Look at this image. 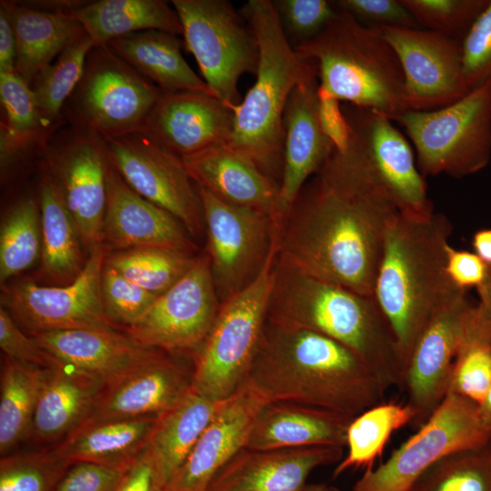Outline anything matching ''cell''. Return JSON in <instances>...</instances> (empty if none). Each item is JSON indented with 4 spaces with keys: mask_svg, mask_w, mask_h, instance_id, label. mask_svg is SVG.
Here are the masks:
<instances>
[{
    "mask_svg": "<svg viewBox=\"0 0 491 491\" xmlns=\"http://www.w3.org/2000/svg\"><path fill=\"white\" fill-rule=\"evenodd\" d=\"M41 213L37 195H25L12 204L1 225L0 281L29 268L41 254Z\"/></svg>",
    "mask_w": 491,
    "mask_h": 491,
    "instance_id": "74e56055",
    "label": "cell"
},
{
    "mask_svg": "<svg viewBox=\"0 0 491 491\" xmlns=\"http://www.w3.org/2000/svg\"><path fill=\"white\" fill-rule=\"evenodd\" d=\"M279 20L293 47L317 36L337 13L334 1L276 0Z\"/></svg>",
    "mask_w": 491,
    "mask_h": 491,
    "instance_id": "7dc6e473",
    "label": "cell"
},
{
    "mask_svg": "<svg viewBox=\"0 0 491 491\" xmlns=\"http://www.w3.org/2000/svg\"><path fill=\"white\" fill-rule=\"evenodd\" d=\"M105 384L71 366L57 363L41 389L30 436L61 441L87 417Z\"/></svg>",
    "mask_w": 491,
    "mask_h": 491,
    "instance_id": "f1b7e54d",
    "label": "cell"
},
{
    "mask_svg": "<svg viewBox=\"0 0 491 491\" xmlns=\"http://www.w3.org/2000/svg\"><path fill=\"white\" fill-rule=\"evenodd\" d=\"M30 336L56 361L95 377L105 386L165 353L117 330L71 329Z\"/></svg>",
    "mask_w": 491,
    "mask_h": 491,
    "instance_id": "484cf974",
    "label": "cell"
},
{
    "mask_svg": "<svg viewBox=\"0 0 491 491\" xmlns=\"http://www.w3.org/2000/svg\"><path fill=\"white\" fill-rule=\"evenodd\" d=\"M101 295L108 319L113 324L118 323L125 327L139 320L158 296L127 279L105 263L101 277Z\"/></svg>",
    "mask_w": 491,
    "mask_h": 491,
    "instance_id": "f6af8a7d",
    "label": "cell"
},
{
    "mask_svg": "<svg viewBox=\"0 0 491 491\" xmlns=\"http://www.w3.org/2000/svg\"><path fill=\"white\" fill-rule=\"evenodd\" d=\"M277 246L258 277L221 304L215 323L194 356L193 390L223 402L243 385L267 320Z\"/></svg>",
    "mask_w": 491,
    "mask_h": 491,
    "instance_id": "52a82bcc",
    "label": "cell"
},
{
    "mask_svg": "<svg viewBox=\"0 0 491 491\" xmlns=\"http://www.w3.org/2000/svg\"><path fill=\"white\" fill-rule=\"evenodd\" d=\"M414 419L415 412L407 404L393 402H383L356 416L346 432L347 454L337 463L333 476L350 468H373L391 435Z\"/></svg>",
    "mask_w": 491,
    "mask_h": 491,
    "instance_id": "8d00e7d4",
    "label": "cell"
},
{
    "mask_svg": "<svg viewBox=\"0 0 491 491\" xmlns=\"http://www.w3.org/2000/svg\"><path fill=\"white\" fill-rule=\"evenodd\" d=\"M353 143L394 199L400 212L426 215L434 212L425 176L404 134L378 112L342 105Z\"/></svg>",
    "mask_w": 491,
    "mask_h": 491,
    "instance_id": "d6986e66",
    "label": "cell"
},
{
    "mask_svg": "<svg viewBox=\"0 0 491 491\" xmlns=\"http://www.w3.org/2000/svg\"><path fill=\"white\" fill-rule=\"evenodd\" d=\"M266 403L246 384L223 401L167 484L168 491H207L214 476L246 446L254 420Z\"/></svg>",
    "mask_w": 491,
    "mask_h": 491,
    "instance_id": "603a6c76",
    "label": "cell"
},
{
    "mask_svg": "<svg viewBox=\"0 0 491 491\" xmlns=\"http://www.w3.org/2000/svg\"><path fill=\"white\" fill-rule=\"evenodd\" d=\"M67 15L84 27L95 45L148 30L183 35L175 9L164 0L83 1Z\"/></svg>",
    "mask_w": 491,
    "mask_h": 491,
    "instance_id": "d6a6232c",
    "label": "cell"
},
{
    "mask_svg": "<svg viewBox=\"0 0 491 491\" xmlns=\"http://www.w3.org/2000/svg\"><path fill=\"white\" fill-rule=\"evenodd\" d=\"M48 370L5 356L0 384L2 456L30 436L38 397Z\"/></svg>",
    "mask_w": 491,
    "mask_h": 491,
    "instance_id": "d590c367",
    "label": "cell"
},
{
    "mask_svg": "<svg viewBox=\"0 0 491 491\" xmlns=\"http://www.w3.org/2000/svg\"><path fill=\"white\" fill-rule=\"evenodd\" d=\"M353 419L297 403L267 402L257 413L244 448L345 447L347 428Z\"/></svg>",
    "mask_w": 491,
    "mask_h": 491,
    "instance_id": "83f0119b",
    "label": "cell"
},
{
    "mask_svg": "<svg viewBox=\"0 0 491 491\" xmlns=\"http://www.w3.org/2000/svg\"><path fill=\"white\" fill-rule=\"evenodd\" d=\"M478 406L479 416L486 428L491 433V384Z\"/></svg>",
    "mask_w": 491,
    "mask_h": 491,
    "instance_id": "91938a15",
    "label": "cell"
},
{
    "mask_svg": "<svg viewBox=\"0 0 491 491\" xmlns=\"http://www.w3.org/2000/svg\"><path fill=\"white\" fill-rule=\"evenodd\" d=\"M488 266L475 253L446 247V273L458 287H478L485 280Z\"/></svg>",
    "mask_w": 491,
    "mask_h": 491,
    "instance_id": "db71d44e",
    "label": "cell"
},
{
    "mask_svg": "<svg viewBox=\"0 0 491 491\" xmlns=\"http://www.w3.org/2000/svg\"><path fill=\"white\" fill-rule=\"evenodd\" d=\"M337 9L350 14L363 25L381 27L421 28L400 0H337Z\"/></svg>",
    "mask_w": 491,
    "mask_h": 491,
    "instance_id": "681fc988",
    "label": "cell"
},
{
    "mask_svg": "<svg viewBox=\"0 0 491 491\" xmlns=\"http://www.w3.org/2000/svg\"><path fill=\"white\" fill-rule=\"evenodd\" d=\"M183 27L184 44L204 81L229 109L240 101L238 81L256 75L257 39L240 12L226 0H172Z\"/></svg>",
    "mask_w": 491,
    "mask_h": 491,
    "instance_id": "30bf717a",
    "label": "cell"
},
{
    "mask_svg": "<svg viewBox=\"0 0 491 491\" xmlns=\"http://www.w3.org/2000/svg\"><path fill=\"white\" fill-rule=\"evenodd\" d=\"M221 303L206 254L197 256L191 268L125 334L137 343L171 355L195 354L206 339Z\"/></svg>",
    "mask_w": 491,
    "mask_h": 491,
    "instance_id": "2e32d148",
    "label": "cell"
},
{
    "mask_svg": "<svg viewBox=\"0 0 491 491\" xmlns=\"http://www.w3.org/2000/svg\"><path fill=\"white\" fill-rule=\"evenodd\" d=\"M70 465L53 450L2 456L0 491H54Z\"/></svg>",
    "mask_w": 491,
    "mask_h": 491,
    "instance_id": "7bdbcfd3",
    "label": "cell"
},
{
    "mask_svg": "<svg viewBox=\"0 0 491 491\" xmlns=\"http://www.w3.org/2000/svg\"><path fill=\"white\" fill-rule=\"evenodd\" d=\"M398 206L349 144L335 148L279 225L277 257L310 276L374 296L384 243Z\"/></svg>",
    "mask_w": 491,
    "mask_h": 491,
    "instance_id": "6da1fadb",
    "label": "cell"
},
{
    "mask_svg": "<svg viewBox=\"0 0 491 491\" xmlns=\"http://www.w3.org/2000/svg\"><path fill=\"white\" fill-rule=\"evenodd\" d=\"M375 30L392 46L400 62L405 111L436 110L469 92L463 76L460 40L421 28Z\"/></svg>",
    "mask_w": 491,
    "mask_h": 491,
    "instance_id": "e0dca14e",
    "label": "cell"
},
{
    "mask_svg": "<svg viewBox=\"0 0 491 491\" xmlns=\"http://www.w3.org/2000/svg\"><path fill=\"white\" fill-rule=\"evenodd\" d=\"M267 322L332 338L361 358L386 390L402 387L404 362L395 333L374 296L310 276L276 254Z\"/></svg>",
    "mask_w": 491,
    "mask_h": 491,
    "instance_id": "3957f363",
    "label": "cell"
},
{
    "mask_svg": "<svg viewBox=\"0 0 491 491\" xmlns=\"http://www.w3.org/2000/svg\"><path fill=\"white\" fill-rule=\"evenodd\" d=\"M318 116L322 129L334 148L344 153L350 142L351 128L340 101L321 88H317Z\"/></svg>",
    "mask_w": 491,
    "mask_h": 491,
    "instance_id": "f5cc1de1",
    "label": "cell"
},
{
    "mask_svg": "<svg viewBox=\"0 0 491 491\" xmlns=\"http://www.w3.org/2000/svg\"><path fill=\"white\" fill-rule=\"evenodd\" d=\"M172 356L165 352L105 385L82 424L158 417L178 405L193 390L192 373Z\"/></svg>",
    "mask_w": 491,
    "mask_h": 491,
    "instance_id": "ffe728a7",
    "label": "cell"
},
{
    "mask_svg": "<svg viewBox=\"0 0 491 491\" xmlns=\"http://www.w3.org/2000/svg\"><path fill=\"white\" fill-rule=\"evenodd\" d=\"M115 491H168L147 446L126 468Z\"/></svg>",
    "mask_w": 491,
    "mask_h": 491,
    "instance_id": "11a10c76",
    "label": "cell"
},
{
    "mask_svg": "<svg viewBox=\"0 0 491 491\" xmlns=\"http://www.w3.org/2000/svg\"><path fill=\"white\" fill-rule=\"evenodd\" d=\"M451 232L447 217L435 212H399L386 232L374 296L395 333L405 368L433 316L466 292L446 270Z\"/></svg>",
    "mask_w": 491,
    "mask_h": 491,
    "instance_id": "277c9868",
    "label": "cell"
},
{
    "mask_svg": "<svg viewBox=\"0 0 491 491\" xmlns=\"http://www.w3.org/2000/svg\"><path fill=\"white\" fill-rule=\"evenodd\" d=\"M491 384V321L475 307L448 391L480 404Z\"/></svg>",
    "mask_w": 491,
    "mask_h": 491,
    "instance_id": "b9f144b4",
    "label": "cell"
},
{
    "mask_svg": "<svg viewBox=\"0 0 491 491\" xmlns=\"http://www.w3.org/2000/svg\"><path fill=\"white\" fill-rule=\"evenodd\" d=\"M476 289L479 296L476 306L480 313L491 321V266H488L486 276Z\"/></svg>",
    "mask_w": 491,
    "mask_h": 491,
    "instance_id": "680465c9",
    "label": "cell"
},
{
    "mask_svg": "<svg viewBox=\"0 0 491 491\" xmlns=\"http://www.w3.org/2000/svg\"><path fill=\"white\" fill-rule=\"evenodd\" d=\"M222 402L192 390L157 417L147 447L166 485L181 467Z\"/></svg>",
    "mask_w": 491,
    "mask_h": 491,
    "instance_id": "e575fe53",
    "label": "cell"
},
{
    "mask_svg": "<svg viewBox=\"0 0 491 491\" xmlns=\"http://www.w3.org/2000/svg\"><path fill=\"white\" fill-rule=\"evenodd\" d=\"M0 5L15 36V73L29 85L40 71L87 35L67 14L31 8L21 1L2 0Z\"/></svg>",
    "mask_w": 491,
    "mask_h": 491,
    "instance_id": "f546056e",
    "label": "cell"
},
{
    "mask_svg": "<svg viewBox=\"0 0 491 491\" xmlns=\"http://www.w3.org/2000/svg\"><path fill=\"white\" fill-rule=\"evenodd\" d=\"M472 245L475 254L487 266H491V229H482L475 233Z\"/></svg>",
    "mask_w": 491,
    "mask_h": 491,
    "instance_id": "6f0895ef",
    "label": "cell"
},
{
    "mask_svg": "<svg viewBox=\"0 0 491 491\" xmlns=\"http://www.w3.org/2000/svg\"><path fill=\"white\" fill-rule=\"evenodd\" d=\"M0 347L5 356L24 364L50 369L58 363L31 336L21 331L3 306L0 307Z\"/></svg>",
    "mask_w": 491,
    "mask_h": 491,
    "instance_id": "f907efd6",
    "label": "cell"
},
{
    "mask_svg": "<svg viewBox=\"0 0 491 491\" xmlns=\"http://www.w3.org/2000/svg\"><path fill=\"white\" fill-rule=\"evenodd\" d=\"M392 121L413 143L424 176L460 179L477 173L491 159V79L447 106L406 110Z\"/></svg>",
    "mask_w": 491,
    "mask_h": 491,
    "instance_id": "ba28073f",
    "label": "cell"
},
{
    "mask_svg": "<svg viewBox=\"0 0 491 491\" xmlns=\"http://www.w3.org/2000/svg\"><path fill=\"white\" fill-rule=\"evenodd\" d=\"M303 491H338V489L326 484H307Z\"/></svg>",
    "mask_w": 491,
    "mask_h": 491,
    "instance_id": "94428289",
    "label": "cell"
},
{
    "mask_svg": "<svg viewBox=\"0 0 491 491\" xmlns=\"http://www.w3.org/2000/svg\"><path fill=\"white\" fill-rule=\"evenodd\" d=\"M16 42L6 10L0 5V73L15 72Z\"/></svg>",
    "mask_w": 491,
    "mask_h": 491,
    "instance_id": "9f6ffc18",
    "label": "cell"
},
{
    "mask_svg": "<svg viewBox=\"0 0 491 491\" xmlns=\"http://www.w3.org/2000/svg\"><path fill=\"white\" fill-rule=\"evenodd\" d=\"M243 384L267 402H291L355 418L386 389L352 350L321 334L267 322Z\"/></svg>",
    "mask_w": 491,
    "mask_h": 491,
    "instance_id": "7a4b0ae2",
    "label": "cell"
},
{
    "mask_svg": "<svg viewBox=\"0 0 491 491\" xmlns=\"http://www.w3.org/2000/svg\"><path fill=\"white\" fill-rule=\"evenodd\" d=\"M240 13L257 39L259 61L255 84L230 108L233 126L227 145L280 185L286 105L294 88L318 78V70L288 42L275 1L249 0Z\"/></svg>",
    "mask_w": 491,
    "mask_h": 491,
    "instance_id": "5b68a950",
    "label": "cell"
},
{
    "mask_svg": "<svg viewBox=\"0 0 491 491\" xmlns=\"http://www.w3.org/2000/svg\"><path fill=\"white\" fill-rule=\"evenodd\" d=\"M197 256L161 247L117 250L105 256V265L157 296L175 285L193 266Z\"/></svg>",
    "mask_w": 491,
    "mask_h": 491,
    "instance_id": "f35d334b",
    "label": "cell"
},
{
    "mask_svg": "<svg viewBox=\"0 0 491 491\" xmlns=\"http://www.w3.org/2000/svg\"><path fill=\"white\" fill-rule=\"evenodd\" d=\"M157 417L82 424L52 450L69 464L126 467L147 446Z\"/></svg>",
    "mask_w": 491,
    "mask_h": 491,
    "instance_id": "1f68e13d",
    "label": "cell"
},
{
    "mask_svg": "<svg viewBox=\"0 0 491 491\" xmlns=\"http://www.w3.org/2000/svg\"><path fill=\"white\" fill-rule=\"evenodd\" d=\"M128 466L75 462L70 465L54 491H115Z\"/></svg>",
    "mask_w": 491,
    "mask_h": 491,
    "instance_id": "816d5d0a",
    "label": "cell"
},
{
    "mask_svg": "<svg viewBox=\"0 0 491 491\" xmlns=\"http://www.w3.org/2000/svg\"><path fill=\"white\" fill-rule=\"evenodd\" d=\"M162 94L107 45H95L63 117L67 125L108 140L144 131Z\"/></svg>",
    "mask_w": 491,
    "mask_h": 491,
    "instance_id": "9c48e42d",
    "label": "cell"
},
{
    "mask_svg": "<svg viewBox=\"0 0 491 491\" xmlns=\"http://www.w3.org/2000/svg\"><path fill=\"white\" fill-rule=\"evenodd\" d=\"M476 305L466 292L442 307L426 326L406 363L403 388L421 426L448 392L455 361Z\"/></svg>",
    "mask_w": 491,
    "mask_h": 491,
    "instance_id": "ac0fdd59",
    "label": "cell"
},
{
    "mask_svg": "<svg viewBox=\"0 0 491 491\" xmlns=\"http://www.w3.org/2000/svg\"><path fill=\"white\" fill-rule=\"evenodd\" d=\"M193 182L219 199L265 213L279 225V184L227 145L183 158Z\"/></svg>",
    "mask_w": 491,
    "mask_h": 491,
    "instance_id": "4316f807",
    "label": "cell"
},
{
    "mask_svg": "<svg viewBox=\"0 0 491 491\" xmlns=\"http://www.w3.org/2000/svg\"><path fill=\"white\" fill-rule=\"evenodd\" d=\"M105 246L89 253L78 277L65 286H41L30 279L3 286L2 306L30 335L56 330H116L106 316L101 295Z\"/></svg>",
    "mask_w": 491,
    "mask_h": 491,
    "instance_id": "5bb4252c",
    "label": "cell"
},
{
    "mask_svg": "<svg viewBox=\"0 0 491 491\" xmlns=\"http://www.w3.org/2000/svg\"><path fill=\"white\" fill-rule=\"evenodd\" d=\"M38 196L42 234L40 273L55 286L68 285L85 267L83 243L58 187L41 169Z\"/></svg>",
    "mask_w": 491,
    "mask_h": 491,
    "instance_id": "836d02e7",
    "label": "cell"
},
{
    "mask_svg": "<svg viewBox=\"0 0 491 491\" xmlns=\"http://www.w3.org/2000/svg\"><path fill=\"white\" fill-rule=\"evenodd\" d=\"M407 491H491V440L436 462Z\"/></svg>",
    "mask_w": 491,
    "mask_h": 491,
    "instance_id": "60d3db41",
    "label": "cell"
},
{
    "mask_svg": "<svg viewBox=\"0 0 491 491\" xmlns=\"http://www.w3.org/2000/svg\"><path fill=\"white\" fill-rule=\"evenodd\" d=\"M106 45L163 93L197 91L215 96L185 60L183 43L177 35L148 30L118 37Z\"/></svg>",
    "mask_w": 491,
    "mask_h": 491,
    "instance_id": "4dcf8cb0",
    "label": "cell"
},
{
    "mask_svg": "<svg viewBox=\"0 0 491 491\" xmlns=\"http://www.w3.org/2000/svg\"><path fill=\"white\" fill-rule=\"evenodd\" d=\"M0 124L14 133L29 134L56 125L45 123L30 85L15 72L0 73Z\"/></svg>",
    "mask_w": 491,
    "mask_h": 491,
    "instance_id": "bcb514c9",
    "label": "cell"
},
{
    "mask_svg": "<svg viewBox=\"0 0 491 491\" xmlns=\"http://www.w3.org/2000/svg\"><path fill=\"white\" fill-rule=\"evenodd\" d=\"M465 84L471 91L491 79V0L461 41Z\"/></svg>",
    "mask_w": 491,
    "mask_h": 491,
    "instance_id": "c3c4849f",
    "label": "cell"
},
{
    "mask_svg": "<svg viewBox=\"0 0 491 491\" xmlns=\"http://www.w3.org/2000/svg\"><path fill=\"white\" fill-rule=\"evenodd\" d=\"M418 25L462 41L490 0H400Z\"/></svg>",
    "mask_w": 491,
    "mask_h": 491,
    "instance_id": "ee69618b",
    "label": "cell"
},
{
    "mask_svg": "<svg viewBox=\"0 0 491 491\" xmlns=\"http://www.w3.org/2000/svg\"><path fill=\"white\" fill-rule=\"evenodd\" d=\"M184 225L169 212L135 192L110 163L102 244L117 250L161 247L195 255Z\"/></svg>",
    "mask_w": 491,
    "mask_h": 491,
    "instance_id": "7402d4cb",
    "label": "cell"
},
{
    "mask_svg": "<svg viewBox=\"0 0 491 491\" xmlns=\"http://www.w3.org/2000/svg\"><path fill=\"white\" fill-rule=\"evenodd\" d=\"M233 112L215 96L197 91L163 93L145 132L181 158L227 145Z\"/></svg>",
    "mask_w": 491,
    "mask_h": 491,
    "instance_id": "44dd1931",
    "label": "cell"
},
{
    "mask_svg": "<svg viewBox=\"0 0 491 491\" xmlns=\"http://www.w3.org/2000/svg\"><path fill=\"white\" fill-rule=\"evenodd\" d=\"M109 166L105 139L67 124L51 135L40 159L89 252L102 244Z\"/></svg>",
    "mask_w": 491,
    "mask_h": 491,
    "instance_id": "4fadbf2b",
    "label": "cell"
},
{
    "mask_svg": "<svg viewBox=\"0 0 491 491\" xmlns=\"http://www.w3.org/2000/svg\"><path fill=\"white\" fill-rule=\"evenodd\" d=\"M293 48L315 62L319 86L339 101L391 120L405 111V79L396 54L376 30L347 12L337 9L317 36Z\"/></svg>",
    "mask_w": 491,
    "mask_h": 491,
    "instance_id": "8992f818",
    "label": "cell"
},
{
    "mask_svg": "<svg viewBox=\"0 0 491 491\" xmlns=\"http://www.w3.org/2000/svg\"><path fill=\"white\" fill-rule=\"evenodd\" d=\"M94 45L88 35H85L40 71L30 84L48 125L66 123L63 117L64 106L81 79L86 56Z\"/></svg>",
    "mask_w": 491,
    "mask_h": 491,
    "instance_id": "ab89813d",
    "label": "cell"
},
{
    "mask_svg": "<svg viewBox=\"0 0 491 491\" xmlns=\"http://www.w3.org/2000/svg\"><path fill=\"white\" fill-rule=\"evenodd\" d=\"M105 141L110 163L135 192L169 212L192 237L205 234L202 202L183 158L145 131Z\"/></svg>",
    "mask_w": 491,
    "mask_h": 491,
    "instance_id": "9a60e30c",
    "label": "cell"
},
{
    "mask_svg": "<svg viewBox=\"0 0 491 491\" xmlns=\"http://www.w3.org/2000/svg\"><path fill=\"white\" fill-rule=\"evenodd\" d=\"M343 449L336 446L243 448L214 476L207 491H303L315 469L341 461Z\"/></svg>",
    "mask_w": 491,
    "mask_h": 491,
    "instance_id": "cb8c5ba5",
    "label": "cell"
},
{
    "mask_svg": "<svg viewBox=\"0 0 491 491\" xmlns=\"http://www.w3.org/2000/svg\"><path fill=\"white\" fill-rule=\"evenodd\" d=\"M318 85V78H314L296 86L284 112L279 225L303 186L320 170L334 149L319 121Z\"/></svg>",
    "mask_w": 491,
    "mask_h": 491,
    "instance_id": "d4e9b609",
    "label": "cell"
},
{
    "mask_svg": "<svg viewBox=\"0 0 491 491\" xmlns=\"http://www.w3.org/2000/svg\"><path fill=\"white\" fill-rule=\"evenodd\" d=\"M195 187L203 207L205 254L223 304L261 274L277 246L279 225L265 213L226 203Z\"/></svg>",
    "mask_w": 491,
    "mask_h": 491,
    "instance_id": "8fae6325",
    "label": "cell"
},
{
    "mask_svg": "<svg viewBox=\"0 0 491 491\" xmlns=\"http://www.w3.org/2000/svg\"><path fill=\"white\" fill-rule=\"evenodd\" d=\"M475 402L448 391L418 431L376 469L366 470L352 491H407L429 466L445 456L487 445Z\"/></svg>",
    "mask_w": 491,
    "mask_h": 491,
    "instance_id": "7c38bea8",
    "label": "cell"
}]
</instances>
